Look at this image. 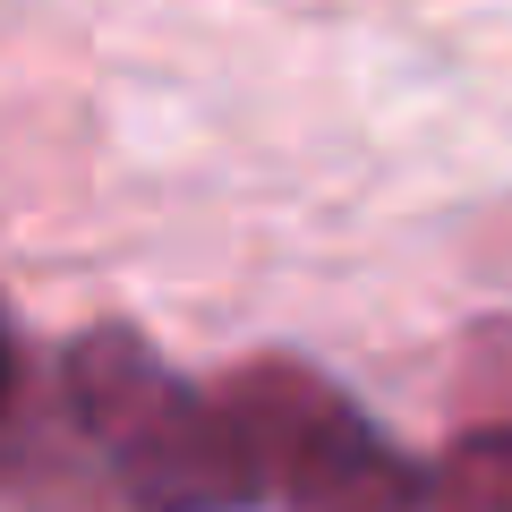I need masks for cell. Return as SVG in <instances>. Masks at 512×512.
<instances>
[{"mask_svg": "<svg viewBox=\"0 0 512 512\" xmlns=\"http://www.w3.org/2000/svg\"><path fill=\"white\" fill-rule=\"evenodd\" d=\"M222 410H231L239 444H248V470L265 487V504H299L308 487H325L342 461H359L367 444V419L333 393L316 367H291V359H265V367H239L222 384Z\"/></svg>", "mask_w": 512, "mask_h": 512, "instance_id": "obj_2", "label": "cell"}, {"mask_svg": "<svg viewBox=\"0 0 512 512\" xmlns=\"http://www.w3.org/2000/svg\"><path fill=\"white\" fill-rule=\"evenodd\" d=\"M18 393H26V359H18V333H9V308H0V427L18 419Z\"/></svg>", "mask_w": 512, "mask_h": 512, "instance_id": "obj_5", "label": "cell"}, {"mask_svg": "<svg viewBox=\"0 0 512 512\" xmlns=\"http://www.w3.org/2000/svg\"><path fill=\"white\" fill-rule=\"evenodd\" d=\"M291 512H427V478L410 470L402 453L367 444L359 461H342V470H333L325 487H308Z\"/></svg>", "mask_w": 512, "mask_h": 512, "instance_id": "obj_4", "label": "cell"}, {"mask_svg": "<svg viewBox=\"0 0 512 512\" xmlns=\"http://www.w3.org/2000/svg\"><path fill=\"white\" fill-rule=\"evenodd\" d=\"M427 512H512V427H470L427 470Z\"/></svg>", "mask_w": 512, "mask_h": 512, "instance_id": "obj_3", "label": "cell"}, {"mask_svg": "<svg viewBox=\"0 0 512 512\" xmlns=\"http://www.w3.org/2000/svg\"><path fill=\"white\" fill-rule=\"evenodd\" d=\"M60 402L86 427V444L111 461V478H120V495L137 512H248V504H265L222 393L180 384L137 333H120V325L77 333L69 359H60Z\"/></svg>", "mask_w": 512, "mask_h": 512, "instance_id": "obj_1", "label": "cell"}]
</instances>
